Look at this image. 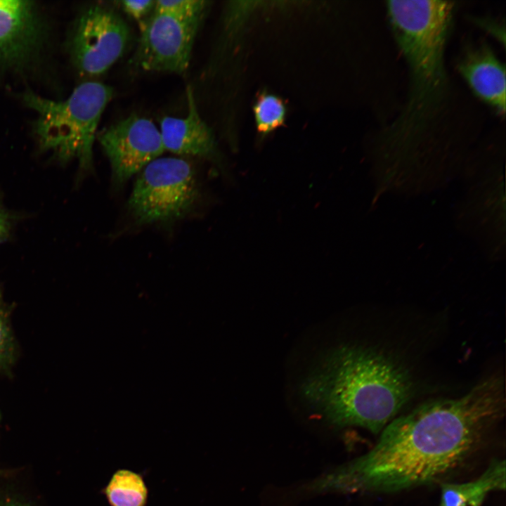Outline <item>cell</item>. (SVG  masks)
<instances>
[{
	"instance_id": "1",
	"label": "cell",
	"mask_w": 506,
	"mask_h": 506,
	"mask_svg": "<svg viewBox=\"0 0 506 506\" xmlns=\"http://www.w3.org/2000/svg\"><path fill=\"white\" fill-rule=\"evenodd\" d=\"M505 413L504 381L493 375L462 397L429 401L392 420L369 451L307 489L388 493L439 482L478 450Z\"/></svg>"
},
{
	"instance_id": "2",
	"label": "cell",
	"mask_w": 506,
	"mask_h": 506,
	"mask_svg": "<svg viewBox=\"0 0 506 506\" xmlns=\"http://www.w3.org/2000/svg\"><path fill=\"white\" fill-rule=\"evenodd\" d=\"M408 372L375 349L344 345L331 351L301 387L304 399L338 427L378 434L413 393Z\"/></svg>"
},
{
	"instance_id": "3",
	"label": "cell",
	"mask_w": 506,
	"mask_h": 506,
	"mask_svg": "<svg viewBox=\"0 0 506 506\" xmlns=\"http://www.w3.org/2000/svg\"><path fill=\"white\" fill-rule=\"evenodd\" d=\"M394 33L410 70V95L394 129L407 134L420 129L443 97L446 86L444 47L454 2L388 1Z\"/></svg>"
},
{
	"instance_id": "4",
	"label": "cell",
	"mask_w": 506,
	"mask_h": 506,
	"mask_svg": "<svg viewBox=\"0 0 506 506\" xmlns=\"http://www.w3.org/2000/svg\"><path fill=\"white\" fill-rule=\"evenodd\" d=\"M112 94L110 86L86 81L64 100L47 99L30 90L23 94V100L37 113L34 129L40 146L61 161L77 157L81 167L89 169L96 129Z\"/></svg>"
},
{
	"instance_id": "5",
	"label": "cell",
	"mask_w": 506,
	"mask_h": 506,
	"mask_svg": "<svg viewBox=\"0 0 506 506\" xmlns=\"http://www.w3.org/2000/svg\"><path fill=\"white\" fill-rule=\"evenodd\" d=\"M199 197L195 169L186 160L158 157L143 169L128 201V209L141 225L164 223L190 210Z\"/></svg>"
},
{
	"instance_id": "6",
	"label": "cell",
	"mask_w": 506,
	"mask_h": 506,
	"mask_svg": "<svg viewBox=\"0 0 506 506\" xmlns=\"http://www.w3.org/2000/svg\"><path fill=\"white\" fill-rule=\"evenodd\" d=\"M129 39V27L117 13L91 6L73 26L68 45L72 62L82 76L100 75L123 55Z\"/></svg>"
},
{
	"instance_id": "7",
	"label": "cell",
	"mask_w": 506,
	"mask_h": 506,
	"mask_svg": "<svg viewBox=\"0 0 506 506\" xmlns=\"http://www.w3.org/2000/svg\"><path fill=\"white\" fill-rule=\"evenodd\" d=\"M97 139L110 162L116 188L165 151L153 122L135 114L103 129Z\"/></svg>"
},
{
	"instance_id": "8",
	"label": "cell",
	"mask_w": 506,
	"mask_h": 506,
	"mask_svg": "<svg viewBox=\"0 0 506 506\" xmlns=\"http://www.w3.org/2000/svg\"><path fill=\"white\" fill-rule=\"evenodd\" d=\"M153 11L141 26L134 63L145 71L183 72L190 63L199 23Z\"/></svg>"
},
{
	"instance_id": "9",
	"label": "cell",
	"mask_w": 506,
	"mask_h": 506,
	"mask_svg": "<svg viewBox=\"0 0 506 506\" xmlns=\"http://www.w3.org/2000/svg\"><path fill=\"white\" fill-rule=\"evenodd\" d=\"M46 26L34 1L0 0V69H23L40 53Z\"/></svg>"
},
{
	"instance_id": "10",
	"label": "cell",
	"mask_w": 506,
	"mask_h": 506,
	"mask_svg": "<svg viewBox=\"0 0 506 506\" xmlns=\"http://www.w3.org/2000/svg\"><path fill=\"white\" fill-rule=\"evenodd\" d=\"M188 114L185 117H164L160 132L165 150L178 155L205 157L219 162L214 134L202 119L193 89L187 88Z\"/></svg>"
},
{
	"instance_id": "11",
	"label": "cell",
	"mask_w": 506,
	"mask_h": 506,
	"mask_svg": "<svg viewBox=\"0 0 506 506\" xmlns=\"http://www.w3.org/2000/svg\"><path fill=\"white\" fill-rule=\"evenodd\" d=\"M457 68L477 96L505 114V70L487 42L467 46Z\"/></svg>"
},
{
	"instance_id": "12",
	"label": "cell",
	"mask_w": 506,
	"mask_h": 506,
	"mask_svg": "<svg viewBox=\"0 0 506 506\" xmlns=\"http://www.w3.org/2000/svg\"><path fill=\"white\" fill-rule=\"evenodd\" d=\"M439 506H481L487 494L505 489V461L493 460L476 479L462 483H443Z\"/></svg>"
},
{
	"instance_id": "13",
	"label": "cell",
	"mask_w": 506,
	"mask_h": 506,
	"mask_svg": "<svg viewBox=\"0 0 506 506\" xmlns=\"http://www.w3.org/2000/svg\"><path fill=\"white\" fill-rule=\"evenodd\" d=\"M110 506H145L148 488L142 476L134 471L117 470L104 488Z\"/></svg>"
},
{
	"instance_id": "14",
	"label": "cell",
	"mask_w": 506,
	"mask_h": 506,
	"mask_svg": "<svg viewBox=\"0 0 506 506\" xmlns=\"http://www.w3.org/2000/svg\"><path fill=\"white\" fill-rule=\"evenodd\" d=\"M254 112L259 132L266 135L283 124L286 109L279 98L263 93L259 96L254 106Z\"/></svg>"
},
{
	"instance_id": "15",
	"label": "cell",
	"mask_w": 506,
	"mask_h": 506,
	"mask_svg": "<svg viewBox=\"0 0 506 506\" xmlns=\"http://www.w3.org/2000/svg\"><path fill=\"white\" fill-rule=\"evenodd\" d=\"M207 4L202 0H160L155 1L153 10L184 21L199 23Z\"/></svg>"
},
{
	"instance_id": "16",
	"label": "cell",
	"mask_w": 506,
	"mask_h": 506,
	"mask_svg": "<svg viewBox=\"0 0 506 506\" xmlns=\"http://www.w3.org/2000/svg\"><path fill=\"white\" fill-rule=\"evenodd\" d=\"M155 1H121L120 6L124 11L136 20H141L154 8Z\"/></svg>"
},
{
	"instance_id": "17",
	"label": "cell",
	"mask_w": 506,
	"mask_h": 506,
	"mask_svg": "<svg viewBox=\"0 0 506 506\" xmlns=\"http://www.w3.org/2000/svg\"><path fill=\"white\" fill-rule=\"evenodd\" d=\"M10 223L7 214L0 209V242L4 241L9 235Z\"/></svg>"
},
{
	"instance_id": "18",
	"label": "cell",
	"mask_w": 506,
	"mask_h": 506,
	"mask_svg": "<svg viewBox=\"0 0 506 506\" xmlns=\"http://www.w3.org/2000/svg\"><path fill=\"white\" fill-rule=\"evenodd\" d=\"M4 339V326L3 320H2L1 312H0V353H1V351L2 349Z\"/></svg>"
},
{
	"instance_id": "19",
	"label": "cell",
	"mask_w": 506,
	"mask_h": 506,
	"mask_svg": "<svg viewBox=\"0 0 506 506\" xmlns=\"http://www.w3.org/2000/svg\"><path fill=\"white\" fill-rule=\"evenodd\" d=\"M9 506H12V505H9Z\"/></svg>"
}]
</instances>
